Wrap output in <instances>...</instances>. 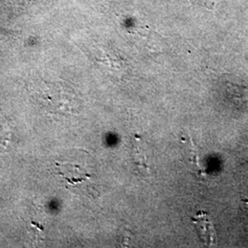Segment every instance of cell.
<instances>
[{
    "instance_id": "obj_4",
    "label": "cell",
    "mask_w": 248,
    "mask_h": 248,
    "mask_svg": "<svg viewBox=\"0 0 248 248\" xmlns=\"http://www.w3.org/2000/svg\"><path fill=\"white\" fill-rule=\"evenodd\" d=\"M191 2H193L194 4L200 5V6H203L208 9H213L215 5L214 0H190Z\"/></svg>"
},
{
    "instance_id": "obj_3",
    "label": "cell",
    "mask_w": 248,
    "mask_h": 248,
    "mask_svg": "<svg viewBox=\"0 0 248 248\" xmlns=\"http://www.w3.org/2000/svg\"><path fill=\"white\" fill-rule=\"evenodd\" d=\"M64 169H65V171L62 174V176L67 179L68 182L73 183V184L81 183L89 178V175L84 174L76 166L66 165V166H64Z\"/></svg>"
},
{
    "instance_id": "obj_1",
    "label": "cell",
    "mask_w": 248,
    "mask_h": 248,
    "mask_svg": "<svg viewBox=\"0 0 248 248\" xmlns=\"http://www.w3.org/2000/svg\"><path fill=\"white\" fill-rule=\"evenodd\" d=\"M192 222L198 231L200 239L206 246H214L217 243V233L213 222L209 220L208 214L204 212H199L192 217Z\"/></svg>"
},
{
    "instance_id": "obj_2",
    "label": "cell",
    "mask_w": 248,
    "mask_h": 248,
    "mask_svg": "<svg viewBox=\"0 0 248 248\" xmlns=\"http://www.w3.org/2000/svg\"><path fill=\"white\" fill-rule=\"evenodd\" d=\"M133 159L135 166L138 168L142 175H147L149 173V165L145 157L144 151L142 149L141 138L138 135H134L133 140Z\"/></svg>"
}]
</instances>
